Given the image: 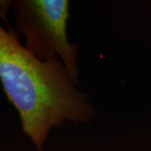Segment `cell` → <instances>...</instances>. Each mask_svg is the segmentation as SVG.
Listing matches in <instances>:
<instances>
[{"label":"cell","instance_id":"obj_2","mask_svg":"<svg viewBox=\"0 0 151 151\" xmlns=\"http://www.w3.org/2000/svg\"><path fill=\"white\" fill-rule=\"evenodd\" d=\"M17 29L24 34L27 47L41 60L58 55L73 83H77L78 45L70 43L67 0H18L11 2Z\"/></svg>","mask_w":151,"mask_h":151},{"label":"cell","instance_id":"obj_1","mask_svg":"<svg viewBox=\"0 0 151 151\" xmlns=\"http://www.w3.org/2000/svg\"><path fill=\"white\" fill-rule=\"evenodd\" d=\"M0 81L19 112L24 132L43 151L50 130L65 121L87 123L95 110L74 87L57 57L41 60L20 45L15 31L0 26Z\"/></svg>","mask_w":151,"mask_h":151}]
</instances>
